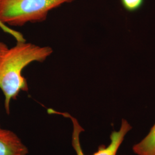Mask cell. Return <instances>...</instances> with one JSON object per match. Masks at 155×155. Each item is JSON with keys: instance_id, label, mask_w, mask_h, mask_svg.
<instances>
[{"instance_id": "7a4b0ae2", "label": "cell", "mask_w": 155, "mask_h": 155, "mask_svg": "<svg viewBox=\"0 0 155 155\" xmlns=\"http://www.w3.org/2000/svg\"><path fill=\"white\" fill-rule=\"evenodd\" d=\"M75 0H0V22L13 27L45 21L54 9Z\"/></svg>"}, {"instance_id": "52a82bcc", "label": "cell", "mask_w": 155, "mask_h": 155, "mask_svg": "<svg viewBox=\"0 0 155 155\" xmlns=\"http://www.w3.org/2000/svg\"><path fill=\"white\" fill-rule=\"evenodd\" d=\"M8 47L5 43L0 41V61L2 56L5 54L6 51L8 50Z\"/></svg>"}, {"instance_id": "3957f363", "label": "cell", "mask_w": 155, "mask_h": 155, "mask_svg": "<svg viewBox=\"0 0 155 155\" xmlns=\"http://www.w3.org/2000/svg\"><path fill=\"white\" fill-rule=\"evenodd\" d=\"M52 113H58L70 118L72 122V145L77 155H86L83 153L80 142V135L84 132L77 120L68 113L58 112L52 110ZM132 129L130 124L125 119H122L121 126L118 130H114L110 136V143L107 146L101 145L96 152L92 155H117V153L128 132Z\"/></svg>"}, {"instance_id": "ba28073f", "label": "cell", "mask_w": 155, "mask_h": 155, "mask_svg": "<svg viewBox=\"0 0 155 155\" xmlns=\"http://www.w3.org/2000/svg\"><path fill=\"white\" fill-rule=\"evenodd\" d=\"M1 127H0V130H1Z\"/></svg>"}, {"instance_id": "8992f818", "label": "cell", "mask_w": 155, "mask_h": 155, "mask_svg": "<svg viewBox=\"0 0 155 155\" xmlns=\"http://www.w3.org/2000/svg\"><path fill=\"white\" fill-rule=\"evenodd\" d=\"M144 0H121L124 8L130 12L138 11L144 4Z\"/></svg>"}, {"instance_id": "5b68a950", "label": "cell", "mask_w": 155, "mask_h": 155, "mask_svg": "<svg viewBox=\"0 0 155 155\" xmlns=\"http://www.w3.org/2000/svg\"><path fill=\"white\" fill-rule=\"evenodd\" d=\"M132 150L137 155H155V123L144 139L133 145Z\"/></svg>"}, {"instance_id": "6da1fadb", "label": "cell", "mask_w": 155, "mask_h": 155, "mask_svg": "<svg viewBox=\"0 0 155 155\" xmlns=\"http://www.w3.org/2000/svg\"><path fill=\"white\" fill-rule=\"evenodd\" d=\"M52 52V48L48 46L41 47L21 41L6 51L0 61V89L5 97L8 114L12 100H16L20 91L28 90L27 80L22 75L23 69L32 62L45 61Z\"/></svg>"}, {"instance_id": "277c9868", "label": "cell", "mask_w": 155, "mask_h": 155, "mask_svg": "<svg viewBox=\"0 0 155 155\" xmlns=\"http://www.w3.org/2000/svg\"><path fill=\"white\" fill-rule=\"evenodd\" d=\"M28 152L16 134L7 129L0 130V155H27Z\"/></svg>"}]
</instances>
